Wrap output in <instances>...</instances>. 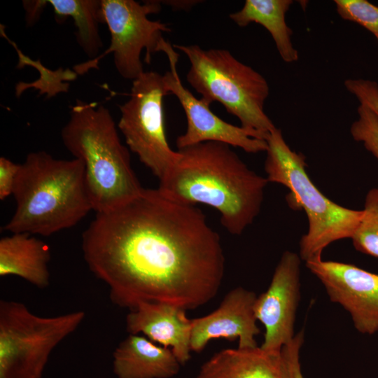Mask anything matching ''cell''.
Wrapping results in <instances>:
<instances>
[{"instance_id": "18", "label": "cell", "mask_w": 378, "mask_h": 378, "mask_svg": "<svg viewBox=\"0 0 378 378\" xmlns=\"http://www.w3.org/2000/svg\"><path fill=\"white\" fill-rule=\"evenodd\" d=\"M291 0H246L243 7L229 15L239 27L251 22L263 26L273 38L281 59L287 63L298 59V52L292 43L291 29L286 21V15L293 4Z\"/></svg>"}, {"instance_id": "28", "label": "cell", "mask_w": 378, "mask_h": 378, "mask_svg": "<svg viewBox=\"0 0 378 378\" xmlns=\"http://www.w3.org/2000/svg\"><path fill=\"white\" fill-rule=\"evenodd\" d=\"M374 37L377 38V40L378 41V33L374 36Z\"/></svg>"}, {"instance_id": "17", "label": "cell", "mask_w": 378, "mask_h": 378, "mask_svg": "<svg viewBox=\"0 0 378 378\" xmlns=\"http://www.w3.org/2000/svg\"><path fill=\"white\" fill-rule=\"evenodd\" d=\"M279 354H270L260 346L223 349L202 365L197 378H284Z\"/></svg>"}, {"instance_id": "8", "label": "cell", "mask_w": 378, "mask_h": 378, "mask_svg": "<svg viewBox=\"0 0 378 378\" xmlns=\"http://www.w3.org/2000/svg\"><path fill=\"white\" fill-rule=\"evenodd\" d=\"M103 23L107 24L111 44L98 57L74 66L78 74L90 69H98L99 61L113 53L115 67L124 78L134 80L144 72L141 54L146 50L145 61L149 64L152 55L161 51L166 41L164 32L171 29L160 20H151L148 15L161 9L160 1H146L144 4L134 0H101Z\"/></svg>"}, {"instance_id": "27", "label": "cell", "mask_w": 378, "mask_h": 378, "mask_svg": "<svg viewBox=\"0 0 378 378\" xmlns=\"http://www.w3.org/2000/svg\"><path fill=\"white\" fill-rule=\"evenodd\" d=\"M200 1L196 0H169V1H161V4H167L174 10H188L191 9L194 6L199 4Z\"/></svg>"}, {"instance_id": "24", "label": "cell", "mask_w": 378, "mask_h": 378, "mask_svg": "<svg viewBox=\"0 0 378 378\" xmlns=\"http://www.w3.org/2000/svg\"><path fill=\"white\" fill-rule=\"evenodd\" d=\"M344 86L358 100L360 104L367 106L378 117V83L376 81L351 78L344 81Z\"/></svg>"}, {"instance_id": "23", "label": "cell", "mask_w": 378, "mask_h": 378, "mask_svg": "<svg viewBox=\"0 0 378 378\" xmlns=\"http://www.w3.org/2000/svg\"><path fill=\"white\" fill-rule=\"evenodd\" d=\"M304 342V331L298 332L284 345L279 354L281 370L284 378H304L300 363V351Z\"/></svg>"}, {"instance_id": "15", "label": "cell", "mask_w": 378, "mask_h": 378, "mask_svg": "<svg viewBox=\"0 0 378 378\" xmlns=\"http://www.w3.org/2000/svg\"><path fill=\"white\" fill-rule=\"evenodd\" d=\"M112 366L117 378H171L181 364L171 349L130 334L114 350Z\"/></svg>"}, {"instance_id": "26", "label": "cell", "mask_w": 378, "mask_h": 378, "mask_svg": "<svg viewBox=\"0 0 378 378\" xmlns=\"http://www.w3.org/2000/svg\"><path fill=\"white\" fill-rule=\"evenodd\" d=\"M23 5L26 10L27 24L31 25L36 22L42 10L46 6L44 0L24 1Z\"/></svg>"}, {"instance_id": "19", "label": "cell", "mask_w": 378, "mask_h": 378, "mask_svg": "<svg viewBox=\"0 0 378 378\" xmlns=\"http://www.w3.org/2000/svg\"><path fill=\"white\" fill-rule=\"evenodd\" d=\"M52 6L55 18L61 22L70 17L77 29L76 41L90 59L99 55L102 42L99 23H103L101 0H44Z\"/></svg>"}, {"instance_id": "2", "label": "cell", "mask_w": 378, "mask_h": 378, "mask_svg": "<svg viewBox=\"0 0 378 378\" xmlns=\"http://www.w3.org/2000/svg\"><path fill=\"white\" fill-rule=\"evenodd\" d=\"M230 146L205 141L178 150L179 160L158 189L175 202L214 208L225 229L239 235L260 213L269 181L250 169Z\"/></svg>"}, {"instance_id": "21", "label": "cell", "mask_w": 378, "mask_h": 378, "mask_svg": "<svg viewBox=\"0 0 378 378\" xmlns=\"http://www.w3.org/2000/svg\"><path fill=\"white\" fill-rule=\"evenodd\" d=\"M338 15L364 27L375 36L378 33V6L366 0H335Z\"/></svg>"}, {"instance_id": "12", "label": "cell", "mask_w": 378, "mask_h": 378, "mask_svg": "<svg viewBox=\"0 0 378 378\" xmlns=\"http://www.w3.org/2000/svg\"><path fill=\"white\" fill-rule=\"evenodd\" d=\"M306 267L323 284L330 300L349 312L358 332H378V274L321 258L306 262Z\"/></svg>"}, {"instance_id": "5", "label": "cell", "mask_w": 378, "mask_h": 378, "mask_svg": "<svg viewBox=\"0 0 378 378\" xmlns=\"http://www.w3.org/2000/svg\"><path fill=\"white\" fill-rule=\"evenodd\" d=\"M190 64L188 83L208 105L222 104L252 136L266 141L275 125L265 112L270 94L267 81L225 49L204 50L197 45H177Z\"/></svg>"}, {"instance_id": "25", "label": "cell", "mask_w": 378, "mask_h": 378, "mask_svg": "<svg viewBox=\"0 0 378 378\" xmlns=\"http://www.w3.org/2000/svg\"><path fill=\"white\" fill-rule=\"evenodd\" d=\"M20 164L5 157L0 158V200H4L13 194L19 172Z\"/></svg>"}, {"instance_id": "4", "label": "cell", "mask_w": 378, "mask_h": 378, "mask_svg": "<svg viewBox=\"0 0 378 378\" xmlns=\"http://www.w3.org/2000/svg\"><path fill=\"white\" fill-rule=\"evenodd\" d=\"M65 148L85 167L87 189L96 213L117 208L143 190L130 150L120 139L108 108L76 99L61 131Z\"/></svg>"}, {"instance_id": "16", "label": "cell", "mask_w": 378, "mask_h": 378, "mask_svg": "<svg viewBox=\"0 0 378 378\" xmlns=\"http://www.w3.org/2000/svg\"><path fill=\"white\" fill-rule=\"evenodd\" d=\"M48 245L28 233L0 239V276H17L43 289L50 284Z\"/></svg>"}, {"instance_id": "9", "label": "cell", "mask_w": 378, "mask_h": 378, "mask_svg": "<svg viewBox=\"0 0 378 378\" xmlns=\"http://www.w3.org/2000/svg\"><path fill=\"white\" fill-rule=\"evenodd\" d=\"M163 75L144 71L132 80L130 98L120 106L118 128L130 150L159 181L180 158L167 141L163 97L168 94Z\"/></svg>"}, {"instance_id": "7", "label": "cell", "mask_w": 378, "mask_h": 378, "mask_svg": "<svg viewBox=\"0 0 378 378\" xmlns=\"http://www.w3.org/2000/svg\"><path fill=\"white\" fill-rule=\"evenodd\" d=\"M82 310L41 316L20 302L0 301V378H43L52 351L85 318Z\"/></svg>"}, {"instance_id": "20", "label": "cell", "mask_w": 378, "mask_h": 378, "mask_svg": "<svg viewBox=\"0 0 378 378\" xmlns=\"http://www.w3.org/2000/svg\"><path fill=\"white\" fill-rule=\"evenodd\" d=\"M351 239L357 251L378 258V188L366 195L362 218Z\"/></svg>"}, {"instance_id": "1", "label": "cell", "mask_w": 378, "mask_h": 378, "mask_svg": "<svg viewBox=\"0 0 378 378\" xmlns=\"http://www.w3.org/2000/svg\"><path fill=\"white\" fill-rule=\"evenodd\" d=\"M81 248L111 302L129 310L141 302L196 309L216 295L224 276L220 237L202 210L158 188L96 213Z\"/></svg>"}, {"instance_id": "3", "label": "cell", "mask_w": 378, "mask_h": 378, "mask_svg": "<svg viewBox=\"0 0 378 378\" xmlns=\"http://www.w3.org/2000/svg\"><path fill=\"white\" fill-rule=\"evenodd\" d=\"M15 211L4 227L13 233L50 236L77 225L93 210L83 162L29 153L13 188Z\"/></svg>"}, {"instance_id": "6", "label": "cell", "mask_w": 378, "mask_h": 378, "mask_svg": "<svg viewBox=\"0 0 378 378\" xmlns=\"http://www.w3.org/2000/svg\"><path fill=\"white\" fill-rule=\"evenodd\" d=\"M266 141L267 179L286 186L290 204L302 208L307 217L308 230L300 241V257L305 262L320 259L329 244L351 238L363 210L345 208L326 197L309 177L304 156L289 147L280 129L273 130Z\"/></svg>"}, {"instance_id": "13", "label": "cell", "mask_w": 378, "mask_h": 378, "mask_svg": "<svg viewBox=\"0 0 378 378\" xmlns=\"http://www.w3.org/2000/svg\"><path fill=\"white\" fill-rule=\"evenodd\" d=\"M254 292L242 287L229 291L219 307L208 315L192 319L191 351L201 352L213 339H239V349L257 347L260 332L254 314Z\"/></svg>"}, {"instance_id": "22", "label": "cell", "mask_w": 378, "mask_h": 378, "mask_svg": "<svg viewBox=\"0 0 378 378\" xmlns=\"http://www.w3.org/2000/svg\"><path fill=\"white\" fill-rule=\"evenodd\" d=\"M357 112L358 117L352 123L350 133L378 160V117L364 104L359 105Z\"/></svg>"}, {"instance_id": "14", "label": "cell", "mask_w": 378, "mask_h": 378, "mask_svg": "<svg viewBox=\"0 0 378 378\" xmlns=\"http://www.w3.org/2000/svg\"><path fill=\"white\" fill-rule=\"evenodd\" d=\"M186 309L162 302H141L126 316L130 334L142 333L150 341L171 349L181 365L191 358L192 319Z\"/></svg>"}, {"instance_id": "10", "label": "cell", "mask_w": 378, "mask_h": 378, "mask_svg": "<svg viewBox=\"0 0 378 378\" xmlns=\"http://www.w3.org/2000/svg\"><path fill=\"white\" fill-rule=\"evenodd\" d=\"M162 51L167 56L170 66V70L163 75L167 90L178 99L187 120L186 132L176 140L178 150L202 142L216 141L239 147L249 153L266 151V141L255 139L242 127L223 120L213 113L209 105L183 86L176 69L178 54L174 46L166 42Z\"/></svg>"}, {"instance_id": "11", "label": "cell", "mask_w": 378, "mask_h": 378, "mask_svg": "<svg viewBox=\"0 0 378 378\" xmlns=\"http://www.w3.org/2000/svg\"><path fill=\"white\" fill-rule=\"evenodd\" d=\"M300 257L285 251L275 268L267 290L257 296L254 314L265 329L260 346L264 351L279 355L282 347L295 337L294 323L300 300Z\"/></svg>"}]
</instances>
